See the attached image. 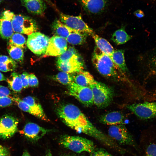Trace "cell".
I'll return each mask as SVG.
<instances>
[{"label": "cell", "mask_w": 156, "mask_h": 156, "mask_svg": "<svg viewBox=\"0 0 156 156\" xmlns=\"http://www.w3.org/2000/svg\"><path fill=\"white\" fill-rule=\"evenodd\" d=\"M83 8L87 12L97 14L104 10L106 6L105 0H81Z\"/></svg>", "instance_id": "e0dca14e"}, {"label": "cell", "mask_w": 156, "mask_h": 156, "mask_svg": "<svg viewBox=\"0 0 156 156\" xmlns=\"http://www.w3.org/2000/svg\"><path fill=\"white\" fill-rule=\"evenodd\" d=\"M35 110L39 114L40 119L45 121H49L45 114L42 106L39 102L34 97L30 96L25 97L22 99Z\"/></svg>", "instance_id": "cb8c5ba5"}, {"label": "cell", "mask_w": 156, "mask_h": 156, "mask_svg": "<svg viewBox=\"0 0 156 156\" xmlns=\"http://www.w3.org/2000/svg\"><path fill=\"white\" fill-rule=\"evenodd\" d=\"M94 39L96 47L103 53L110 56L114 49L107 40L94 33L91 35Z\"/></svg>", "instance_id": "7402d4cb"}, {"label": "cell", "mask_w": 156, "mask_h": 156, "mask_svg": "<svg viewBox=\"0 0 156 156\" xmlns=\"http://www.w3.org/2000/svg\"><path fill=\"white\" fill-rule=\"evenodd\" d=\"M59 142L65 148L77 153L86 152L90 153L96 148L92 141L79 136L64 135L60 138Z\"/></svg>", "instance_id": "3957f363"}, {"label": "cell", "mask_w": 156, "mask_h": 156, "mask_svg": "<svg viewBox=\"0 0 156 156\" xmlns=\"http://www.w3.org/2000/svg\"><path fill=\"white\" fill-rule=\"evenodd\" d=\"M23 3L28 12L34 14L41 15L47 8L43 0H29Z\"/></svg>", "instance_id": "d6986e66"}, {"label": "cell", "mask_w": 156, "mask_h": 156, "mask_svg": "<svg viewBox=\"0 0 156 156\" xmlns=\"http://www.w3.org/2000/svg\"><path fill=\"white\" fill-rule=\"evenodd\" d=\"M28 73L24 72L22 74H20V77L24 88H27L29 86L28 81Z\"/></svg>", "instance_id": "74e56055"}, {"label": "cell", "mask_w": 156, "mask_h": 156, "mask_svg": "<svg viewBox=\"0 0 156 156\" xmlns=\"http://www.w3.org/2000/svg\"><path fill=\"white\" fill-rule=\"evenodd\" d=\"M7 50L12 59L19 63L23 62L24 57L23 49L8 44Z\"/></svg>", "instance_id": "f1b7e54d"}, {"label": "cell", "mask_w": 156, "mask_h": 156, "mask_svg": "<svg viewBox=\"0 0 156 156\" xmlns=\"http://www.w3.org/2000/svg\"><path fill=\"white\" fill-rule=\"evenodd\" d=\"M22 0V1L23 2H25L26 1H28V0Z\"/></svg>", "instance_id": "bcb514c9"}, {"label": "cell", "mask_w": 156, "mask_h": 156, "mask_svg": "<svg viewBox=\"0 0 156 156\" xmlns=\"http://www.w3.org/2000/svg\"><path fill=\"white\" fill-rule=\"evenodd\" d=\"M6 80L10 88L15 92H20L23 88L20 74L17 73H12Z\"/></svg>", "instance_id": "d4e9b609"}, {"label": "cell", "mask_w": 156, "mask_h": 156, "mask_svg": "<svg viewBox=\"0 0 156 156\" xmlns=\"http://www.w3.org/2000/svg\"><path fill=\"white\" fill-rule=\"evenodd\" d=\"M0 156H10L9 152L0 154Z\"/></svg>", "instance_id": "f6af8a7d"}, {"label": "cell", "mask_w": 156, "mask_h": 156, "mask_svg": "<svg viewBox=\"0 0 156 156\" xmlns=\"http://www.w3.org/2000/svg\"><path fill=\"white\" fill-rule=\"evenodd\" d=\"M52 79L65 85H70L74 82L73 73L61 71L52 77Z\"/></svg>", "instance_id": "f546056e"}, {"label": "cell", "mask_w": 156, "mask_h": 156, "mask_svg": "<svg viewBox=\"0 0 156 156\" xmlns=\"http://www.w3.org/2000/svg\"><path fill=\"white\" fill-rule=\"evenodd\" d=\"M14 14L8 10L0 14V36L3 39H9L14 32L11 22Z\"/></svg>", "instance_id": "2e32d148"}, {"label": "cell", "mask_w": 156, "mask_h": 156, "mask_svg": "<svg viewBox=\"0 0 156 156\" xmlns=\"http://www.w3.org/2000/svg\"><path fill=\"white\" fill-rule=\"evenodd\" d=\"M124 119V116L121 112L114 111L102 115L99 121L103 124L111 126L123 124Z\"/></svg>", "instance_id": "ac0fdd59"}, {"label": "cell", "mask_w": 156, "mask_h": 156, "mask_svg": "<svg viewBox=\"0 0 156 156\" xmlns=\"http://www.w3.org/2000/svg\"><path fill=\"white\" fill-rule=\"evenodd\" d=\"M69 94L73 96L81 103L87 107L94 104L92 92L88 87L79 85L74 82L68 86Z\"/></svg>", "instance_id": "9c48e42d"}, {"label": "cell", "mask_w": 156, "mask_h": 156, "mask_svg": "<svg viewBox=\"0 0 156 156\" xmlns=\"http://www.w3.org/2000/svg\"><path fill=\"white\" fill-rule=\"evenodd\" d=\"M8 151L6 148L0 145V154Z\"/></svg>", "instance_id": "60d3db41"}, {"label": "cell", "mask_w": 156, "mask_h": 156, "mask_svg": "<svg viewBox=\"0 0 156 156\" xmlns=\"http://www.w3.org/2000/svg\"><path fill=\"white\" fill-rule=\"evenodd\" d=\"M132 36L129 35L123 27L116 31L113 34L111 40L117 45L123 44L129 40Z\"/></svg>", "instance_id": "4316f807"}, {"label": "cell", "mask_w": 156, "mask_h": 156, "mask_svg": "<svg viewBox=\"0 0 156 156\" xmlns=\"http://www.w3.org/2000/svg\"><path fill=\"white\" fill-rule=\"evenodd\" d=\"M14 101L13 98L10 96L0 97V107L10 106L12 104Z\"/></svg>", "instance_id": "d590c367"}, {"label": "cell", "mask_w": 156, "mask_h": 156, "mask_svg": "<svg viewBox=\"0 0 156 156\" xmlns=\"http://www.w3.org/2000/svg\"><path fill=\"white\" fill-rule=\"evenodd\" d=\"M89 87L92 92L94 104L100 108H105L110 105L114 95L111 88L96 80Z\"/></svg>", "instance_id": "277c9868"}, {"label": "cell", "mask_w": 156, "mask_h": 156, "mask_svg": "<svg viewBox=\"0 0 156 156\" xmlns=\"http://www.w3.org/2000/svg\"><path fill=\"white\" fill-rule=\"evenodd\" d=\"M44 156H53L51 151L49 150H48L46 152Z\"/></svg>", "instance_id": "ee69618b"}, {"label": "cell", "mask_w": 156, "mask_h": 156, "mask_svg": "<svg viewBox=\"0 0 156 156\" xmlns=\"http://www.w3.org/2000/svg\"><path fill=\"white\" fill-rule=\"evenodd\" d=\"M52 29L55 36L60 37L65 39L70 33L77 31L68 27L57 19H55L53 23Z\"/></svg>", "instance_id": "ffe728a7"}, {"label": "cell", "mask_w": 156, "mask_h": 156, "mask_svg": "<svg viewBox=\"0 0 156 156\" xmlns=\"http://www.w3.org/2000/svg\"><path fill=\"white\" fill-rule=\"evenodd\" d=\"M13 99L14 101L16 103L18 107L21 110L40 119V116L37 112L22 99L17 97H14Z\"/></svg>", "instance_id": "4dcf8cb0"}, {"label": "cell", "mask_w": 156, "mask_h": 156, "mask_svg": "<svg viewBox=\"0 0 156 156\" xmlns=\"http://www.w3.org/2000/svg\"><path fill=\"white\" fill-rule=\"evenodd\" d=\"M92 61L98 71L104 76L117 79L122 78L123 73L110 56L103 53L96 47L92 54Z\"/></svg>", "instance_id": "7a4b0ae2"}, {"label": "cell", "mask_w": 156, "mask_h": 156, "mask_svg": "<svg viewBox=\"0 0 156 156\" xmlns=\"http://www.w3.org/2000/svg\"><path fill=\"white\" fill-rule=\"evenodd\" d=\"M28 81L29 86L36 87L38 85V80L36 76L33 74H28Z\"/></svg>", "instance_id": "8d00e7d4"}, {"label": "cell", "mask_w": 156, "mask_h": 156, "mask_svg": "<svg viewBox=\"0 0 156 156\" xmlns=\"http://www.w3.org/2000/svg\"><path fill=\"white\" fill-rule=\"evenodd\" d=\"M18 123V119L14 116L5 115L0 118V138L8 139L16 133Z\"/></svg>", "instance_id": "8fae6325"}, {"label": "cell", "mask_w": 156, "mask_h": 156, "mask_svg": "<svg viewBox=\"0 0 156 156\" xmlns=\"http://www.w3.org/2000/svg\"><path fill=\"white\" fill-rule=\"evenodd\" d=\"M73 156L69 155V156Z\"/></svg>", "instance_id": "c3c4849f"}, {"label": "cell", "mask_w": 156, "mask_h": 156, "mask_svg": "<svg viewBox=\"0 0 156 156\" xmlns=\"http://www.w3.org/2000/svg\"><path fill=\"white\" fill-rule=\"evenodd\" d=\"M127 107L141 119L147 120L156 117V101L134 103L127 105Z\"/></svg>", "instance_id": "52a82bcc"}, {"label": "cell", "mask_w": 156, "mask_h": 156, "mask_svg": "<svg viewBox=\"0 0 156 156\" xmlns=\"http://www.w3.org/2000/svg\"><path fill=\"white\" fill-rule=\"evenodd\" d=\"M11 92L7 87L0 85V97L10 96Z\"/></svg>", "instance_id": "f35d334b"}, {"label": "cell", "mask_w": 156, "mask_h": 156, "mask_svg": "<svg viewBox=\"0 0 156 156\" xmlns=\"http://www.w3.org/2000/svg\"><path fill=\"white\" fill-rule=\"evenodd\" d=\"M143 156H156V123L146 130L143 139Z\"/></svg>", "instance_id": "7c38bea8"}, {"label": "cell", "mask_w": 156, "mask_h": 156, "mask_svg": "<svg viewBox=\"0 0 156 156\" xmlns=\"http://www.w3.org/2000/svg\"><path fill=\"white\" fill-rule=\"evenodd\" d=\"M11 22L14 32L29 35L38 30L35 21L27 16L14 14Z\"/></svg>", "instance_id": "8992f818"}, {"label": "cell", "mask_w": 156, "mask_h": 156, "mask_svg": "<svg viewBox=\"0 0 156 156\" xmlns=\"http://www.w3.org/2000/svg\"><path fill=\"white\" fill-rule=\"evenodd\" d=\"M88 35L86 33L77 31L70 33L66 39L71 44L81 45L85 43Z\"/></svg>", "instance_id": "83f0119b"}, {"label": "cell", "mask_w": 156, "mask_h": 156, "mask_svg": "<svg viewBox=\"0 0 156 156\" xmlns=\"http://www.w3.org/2000/svg\"><path fill=\"white\" fill-rule=\"evenodd\" d=\"M74 82L84 87H88L95 81L93 76L88 72L82 70L73 73Z\"/></svg>", "instance_id": "44dd1931"}, {"label": "cell", "mask_w": 156, "mask_h": 156, "mask_svg": "<svg viewBox=\"0 0 156 156\" xmlns=\"http://www.w3.org/2000/svg\"><path fill=\"white\" fill-rule=\"evenodd\" d=\"M148 73L150 76H156V50L148 59Z\"/></svg>", "instance_id": "836d02e7"}, {"label": "cell", "mask_w": 156, "mask_h": 156, "mask_svg": "<svg viewBox=\"0 0 156 156\" xmlns=\"http://www.w3.org/2000/svg\"><path fill=\"white\" fill-rule=\"evenodd\" d=\"M9 44L21 48H25L26 41L25 38L21 34L14 32L9 39Z\"/></svg>", "instance_id": "1f68e13d"}, {"label": "cell", "mask_w": 156, "mask_h": 156, "mask_svg": "<svg viewBox=\"0 0 156 156\" xmlns=\"http://www.w3.org/2000/svg\"><path fill=\"white\" fill-rule=\"evenodd\" d=\"M22 156H31L28 152L27 150H25L23 152Z\"/></svg>", "instance_id": "7bdbcfd3"}, {"label": "cell", "mask_w": 156, "mask_h": 156, "mask_svg": "<svg viewBox=\"0 0 156 156\" xmlns=\"http://www.w3.org/2000/svg\"><path fill=\"white\" fill-rule=\"evenodd\" d=\"M59 16L60 20L73 29L86 33L88 35L91 36L94 33L92 29L83 21L81 15L74 16L60 13Z\"/></svg>", "instance_id": "30bf717a"}, {"label": "cell", "mask_w": 156, "mask_h": 156, "mask_svg": "<svg viewBox=\"0 0 156 156\" xmlns=\"http://www.w3.org/2000/svg\"><path fill=\"white\" fill-rule=\"evenodd\" d=\"M57 113L66 125L77 132L92 137L110 148L116 146L115 141L97 129L75 105L70 104L61 105L57 109Z\"/></svg>", "instance_id": "6da1fadb"}, {"label": "cell", "mask_w": 156, "mask_h": 156, "mask_svg": "<svg viewBox=\"0 0 156 156\" xmlns=\"http://www.w3.org/2000/svg\"><path fill=\"white\" fill-rule=\"evenodd\" d=\"M90 154V156H113L102 148H96Z\"/></svg>", "instance_id": "e575fe53"}, {"label": "cell", "mask_w": 156, "mask_h": 156, "mask_svg": "<svg viewBox=\"0 0 156 156\" xmlns=\"http://www.w3.org/2000/svg\"><path fill=\"white\" fill-rule=\"evenodd\" d=\"M56 66L61 71L74 73L83 70V60L79 53L62 62L56 63Z\"/></svg>", "instance_id": "5bb4252c"}, {"label": "cell", "mask_w": 156, "mask_h": 156, "mask_svg": "<svg viewBox=\"0 0 156 156\" xmlns=\"http://www.w3.org/2000/svg\"><path fill=\"white\" fill-rule=\"evenodd\" d=\"M78 53L75 48L73 47H70L64 53L58 56L56 63L64 61Z\"/></svg>", "instance_id": "d6a6232c"}, {"label": "cell", "mask_w": 156, "mask_h": 156, "mask_svg": "<svg viewBox=\"0 0 156 156\" xmlns=\"http://www.w3.org/2000/svg\"><path fill=\"white\" fill-rule=\"evenodd\" d=\"M2 1H3V0H0V4L2 3Z\"/></svg>", "instance_id": "7dc6e473"}, {"label": "cell", "mask_w": 156, "mask_h": 156, "mask_svg": "<svg viewBox=\"0 0 156 156\" xmlns=\"http://www.w3.org/2000/svg\"><path fill=\"white\" fill-rule=\"evenodd\" d=\"M134 14L138 18H142L145 15L143 12L140 10H138L135 11L134 13Z\"/></svg>", "instance_id": "ab89813d"}, {"label": "cell", "mask_w": 156, "mask_h": 156, "mask_svg": "<svg viewBox=\"0 0 156 156\" xmlns=\"http://www.w3.org/2000/svg\"><path fill=\"white\" fill-rule=\"evenodd\" d=\"M67 49L66 39L54 36L50 39L44 56H59L64 53Z\"/></svg>", "instance_id": "9a60e30c"}, {"label": "cell", "mask_w": 156, "mask_h": 156, "mask_svg": "<svg viewBox=\"0 0 156 156\" xmlns=\"http://www.w3.org/2000/svg\"><path fill=\"white\" fill-rule=\"evenodd\" d=\"M109 137L118 144L131 146L140 151L134 138L123 124L111 126L108 130Z\"/></svg>", "instance_id": "5b68a950"}, {"label": "cell", "mask_w": 156, "mask_h": 156, "mask_svg": "<svg viewBox=\"0 0 156 156\" xmlns=\"http://www.w3.org/2000/svg\"><path fill=\"white\" fill-rule=\"evenodd\" d=\"M52 131L51 129H45L36 123L29 122L25 125L21 133L28 140L35 142Z\"/></svg>", "instance_id": "4fadbf2b"}, {"label": "cell", "mask_w": 156, "mask_h": 156, "mask_svg": "<svg viewBox=\"0 0 156 156\" xmlns=\"http://www.w3.org/2000/svg\"><path fill=\"white\" fill-rule=\"evenodd\" d=\"M124 51L122 49L114 50L109 56L115 64L123 73L127 72L128 70L124 57Z\"/></svg>", "instance_id": "603a6c76"}, {"label": "cell", "mask_w": 156, "mask_h": 156, "mask_svg": "<svg viewBox=\"0 0 156 156\" xmlns=\"http://www.w3.org/2000/svg\"><path fill=\"white\" fill-rule=\"evenodd\" d=\"M50 39L44 34L36 32L28 35L26 44L34 54L40 55L45 54Z\"/></svg>", "instance_id": "ba28073f"}, {"label": "cell", "mask_w": 156, "mask_h": 156, "mask_svg": "<svg viewBox=\"0 0 156 156\" xmlns=\"http://www.w3.org/2000/svg\"><path fill=\"white\" fill-rule=\"evenodd\" d=\"M17 67V62L10 57L0 55V71L4 72L12 71Z\"/></svg>", "instance_id": "484cf974"}, {"label": "cell", "mask_w": 156, "mask_h": 156, "mask_svg": "<svg viewBox=\"0 0 156 156\" xmlns=\"http://www.w3.org/2000/svg\"><path fill=\"white\" fill-rule=\"evenodd\" d=\"M6 79L5 77L0 72V81L6 80Z\"/></svg>", "instance_id": "b9f144b4"}]
</instances>
